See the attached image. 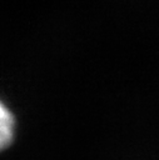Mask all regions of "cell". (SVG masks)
Segmentation results:
<instances>
[{
    "label": "cell",
    "mask_w": 159,
    "mask_h": 160,
    "mask_svg": "<svg viewBox=\"0 0 159 160\" xmlns=\"http://www.w3.org/2000/svg\"><path fill=\"white\" fill-rule=\"evenodd\" d=\"M14 136V118L0 101V151L8 148Z\"/></svg>",
    "instance_id": "6da1fadb"
}]
</instances>
